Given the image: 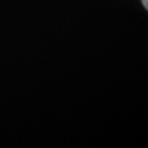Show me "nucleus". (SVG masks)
Wrapping results in <instances>:
<instances>
[{
	"mask_svg": "<svg viewBox=\"0 0 148 148\" xmlns=\"http://www.w3.org/2000/svg\"><path fill=\"white\" fill-rule=\"evenodd\" d=\"M142 2H143L144 7L148 10V0H142Z\"/></svg>",
	"mask_w": 148,
	"mask_h": 148,
	"instance_id": "f257e3e1",
	"label": "nucleus"
}]
</instances>
